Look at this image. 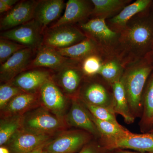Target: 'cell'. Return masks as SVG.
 Segmentation results:
<instances>
[{
	"label": "cell",
	"instance_id": "obj_1",
	"mask_svg": "<svg viewBox=\"0 0 153 153\" xmlns=\"http://www.w3.org/2000/svg\"><path fill=\"white\" fill-rule=\"evenodd\" d=\"M151 70L149 66L138 63L126 71L120 79L133 115L138 114L142 107L143 90Z\"/></svg>",
	"mask_w": 153,
	"mask_h": 153
},
{
	"label": "cell",
	"instance_id": "obj_2",
	"mask_svg": "<svg viewBox=\"0 0 153 153\" xmlns=\"http://www.w3.org/2000/svg\"><path fill=\"white\" fill-rule=\"evenodd\" d=\"M123 29L122 42L126 49L134 54L142 53L153 40L150 27L139 19L127 24Z\"/></svg>",
	"mask_w": 153,
	"mask_h": 153
},
{
	"label": "cell",
	"instance_id": "obj_3",
	"mask_svg": "<svg viewBox=\"0 0 153 153\" xmlns=\"http://www.w3.org/2000/svg\"><path fill=\"white\" fill-rule=\"evenodd\" d=\"M41 26L35 19L1 33V38L13 41L27 48L39 49L43 45Z\"/></svg>",
	"mask_w": 153,
	"mask_h": 153
},
{
	"label": "cell",
	"instance_id": "obj_4",
	"mask_svg": "<svg viewBox=\"0 0 153 153\" xmlns=\"http://www.w3.org/2000/svg\"><path fill=\"white\" fill-rule=\"evenodd\" d=\"M86 38L83 33L72 25H62L50 27L46 31L42 45L55 49H64L78 44Z\"/></svg>",
	"mask_w": 153,
	"mask_h": 153
},
{
	"label": "cell",
	"instance_id": "obj_5",
	"mask_svg": "<svg viewBox=\"0 0 153 153\" xmlns=\"http://www.w3.org/2000/svg\"><path fill=\"white\" fill-rule=\"evenodd\" d=\"M107 149H130L141 153H153V134H136L128 131L123 136L111 139L102 138Z\"/></svg>",
	"mask_w": 153,
	"mask_h": 153
},
{
	"label": "cell",
	"instance_id": "obj_6",
	"mask_svg": "<svg viewBox=\"0 0 153 153\" xmlns=\"http://www.w3.org/2000/svg\"><path fill=\"white\" fill-rule=\"evenodd\" d=\"M63 126L62 121L57 116L47 111L37 110L23 118L22 128L37 133L49 134Z\"/></svg>",
	"mask_w": 153,
	"mask_h": 153
},
{
	"label": "cell",
	"instance_id": "obj_7",
	"mask_svg": "<svg viewBox=\"0 0 153 153\" xmlns=\"http://www.w3.org/2000/svg\"><path fill=\"white\" fill-rule=\"evenodd\" d=\"M89 139L88 134L85 132H68L49 141L44 149L47 153H74L83 148Z\"/></svg>",
	"mask_w": 153,
	"mask_h": 153
},
{
	"label": "cell",
	"instance_id": "obj_8",
	"mask_svg": "<svg viewBox=\"0 0 153 153\" xmlns=\"http://www.w3.org/2000/svg\"><path fill=\"white\" fill-rule=\"evenodd\" d=\"M47 134L37 133L20 129L6 144L11 153H27L49 142Z\"/></svg>",
	"mask_w": 153,
	"mask_h": 153
},
{
	"label": "cell",
	"instance_id": "obj_9",
	"mask_svg": "<svg viewBox=\"0 0 153 153\" xmlns=\"http://www.w3.org/2000/svg\"><path fill=\"white\" fill-rule=\"evenodd\" d=\"M38 1H22L19 2L1 19V30L7 31L34 19Z\"/></svg>",
	"mask_w": 153,
	"mask_h": 153
},
{
	"label": "cell",
	"instance_id": "obj_10",
	"mask_svg": "<svg viewBox=\"0 0 153 153\" xmlns=\"http://www.w3.org/2000/svg\"><path fill=\"white\" fill-rule=\"evenodd\" d=\"M33 50L30 48L21 49L5 62L1 64V80L9 81L28 68L32 61L31 58L33 56Z\"/></svg>",
	"mask_w": 153,
	"mask_h": 153
},
{
	"label": "cell",
	"instance_id": "obj_11",
	"mask_svg": "<svg viewBox=\"0 0 153 153\" xmlns=\"http://www.w3.org/2000/svg\"><path fill=\"white\" fill-rule=\"evenodd\" d=\"M74 61H76L62 56L56 49L42 45L28 67H46L59 71L64 66L74 64Z\"/></svg>",
	"mask_w": 153,
	"mask_h": 153
},
{
	"label": "cell",
	"instance_id": "obj_12",
	"mask_svg": "<svg viewBox=\"0 0 153 153\" xmlns=\"http://www.w3.org/2000/svg\"><path fill=\"white\" fill-rule=\"evenodd\" d=\"M39 90L41 100L45 107L58 117L62 116L66 107V98L51 78Z\"/></svg>",
	"mask_w": 153,
	"mask_h": 153
},
{
	"label": "cell",
	"instance_id": "obj_13",
	"mask_svg": "<svg viewBox=\"0 0 153 153\" xmlns=\"http://www.w3.org/2000/svg\"><path fill=\"white\" fill-rule=\"evenodd\" d=\"M65 7V2L63 0L38 1L34 19L40 25L44 32L50 23L59 18Z\"/></svg>",
	"mask_w": 153,
	"mask_h": 153
},
{
	"label": "cell",
	"instance_id": "obj_14",
	"mask_svg": "<svg viewBox=\"0 0 153 153\" xmlns=\"http://www.w3.org/2000/svg\"><path fill=\"white\" fill-rule=\"evenodd\" d=\"M50 78L49 71L42 69H33L19 74L14 78L11 84L25 92L36 93V91L40 90L41 86Z\"/></svg>",
	"mask_w": 153,
	"mask_h": 153
},
{
	"label": "cell",
	"instance_id": "obj_15",
	"mask_svg": "<svg viewBox=\"0 0 153 153\" xmlns=\"http://www.w3.org/2000/svg\"><path fill=\"white\" fill-rule=\"evenodd\" d=\"M81 93L82 101L92 105L103 107L114 111L113 96L100 83H89L83 88Z\"/></svg>",
	"mask_w": 153,
	"mask_h": 153
},
{
	"label": "cell",
	"instance_id": "obj_16",
	"mask_svg": "<svg viewBox=\"0 0 153 153\" xmlns=\"http://www.w3.org/2000/svg\"><path fill=\"white\" fill-rule=\"evenodd\" d=\"M67 120L71 126L85 130L94 135L101 136L100 133L91 118L88 110L84 105H82L77 100H72Z\"/></svg>",
	"mask_w": 153,
	"mask_h": 153
},
{
	"label": "cell",
	"instance_id": "obj_17",
	"mask_svg": "<svg viewBox=\"0 0 153 153\" xmlns=\"http://www.w3.org/2000/svg\"><path fill=\"white\" fill-rule=\"evenodd\" d=\"M87 2L82 0H68L66 4L65 13L61 18L50 27L62 25H71L85 19L90 13Z\"/></svg>",
	"mask_w": 153,
	"mask_h": 153
},
{
	"label": "cell",
	"instance_id": "obj_18",
	"mask_svg": "<svg viewBox=\"0 0 153 153\" xmlns=\"http://www.w3.org/2000/svg\"><path fill=\"white\" fill-rule=\"evenodd\" d=\"M80 27L95 41L97 40L107 44L114 41L117 37V33L107 25L105 18L92 19L81 24Z\"/></svg>",
	"mask_w": 153,
	"mask_h": 153
},
{
	"label": "cell",
	"instance_id": "obj_19",
	"mask_svg": "<svg viewBox=\"0 0 153 153\" xmlns=\"http://www.w3.org/2000/svg\"><path fill=\"white\" fill-rule=\"evenodd\" d=\"M113 96V109L115 113L118 114L123 117L127 123H132L134 117L129 105L125 89L120 80L111 84Z\"/></svg>",
	"mask_w": 153,
	"mask_h": 153
},
{
	"label": "cell",
	"instance_id": "obj_20",
	"mask_svg": "<svg viewBox=\"0 0 153 153\" xmlns=\"http://www.w3.org/2000/svg\"><path fill=\"white\" fill-rule=\"evenodd\" d=\"M95 41L91 38H86L78 44L64 49H56L58 53L64 57L74 61L82 60L96 51Z\"/></svg>",
	"mask_w": 153,
	"mask_h": 153
},
{
	"label": "cell",
	"instance_id": "obj_21",
	"mask_svg": "<svg viewBox=\"0 0 153 153\" xmlns=\"http://www.w3.org/2000/svg\"><path fill=\"white\" fill-rule=\"evenodd\" d=\"M74 64L67 65L58 71L57 77L60 86L69 94L76 91L81 81L82 71Z\"/></svg>",
	"mask_w": 153,
	"mask_h": 153
},
{
	"label": "cell",
	"instance_id": "obj_22",
	"mask_svg": "<svg viewBox=\"0 0 153 153\" xmlns=\"http://www.w3.org/2000/svg\"><path fill=\"white\" fill-rule=\"evenodd\" d=\"M151 1L149 0L136 1L126 7L117 16L113 18L111 20V23L118 27L124 28L130 19L146 8Z\"/></svg>",
	"mask_w": 153,
	"mask_h": 153
},
{
	"label": "cell",
	"instance_id": "obj_23",
	"mask_svg": "<svg viewBox=\"0 0 153 153\" xmlns=\"http://www.w3.org/2000/svg\"><path fill=\"white\" fill-rule=\"evenodd\" d=\"M37 97L36 93L22 92L12 99L3 109L7 114H16L29 108Z\"/></svg>",
	"mask_w": 153,
	"mask_h": 153
},
{
	"label": "cell",
	"instance_id": "obj_24",
	"mask_svg": "<svg viewBox=\"0 0 153 153\" xmlns=\"http://www.w3.org/2000/svg\"><path fill=\"white\" fill-rule=\"evenodd\" d=\"M88 111L91 120L97 128L102 138L118 137L124 135L129 131L120 125H117L110 122L98 119L94 117Z\"/></svg>",
	"mask_w": 153,
	"mask_h": 153
},
{
	"label": "cell",
	"instance_id": "obj_25",
	"mask_svg": "<svg viewBox=\"0 0 153 153\" xmlns=\"http://www.w3.org/2000/svg\"><path fill=\"white\" fill-rule=\"evenodd\" d=\"M23 117L16 116L1 120L0 125V145L6 144L12 137L22 128Z\"/></svg>",
	"mask_w": 153,
	"mask_h": 153
},
{
	"label": "cell",
	"instance_id": "obj_26",
	"mask_svg": "<svg viewBox=\"0 0 153 153\" xmlns=\"http://www.w3.org/2000/svg\"><path fill=\"white\" fill-rule=\"evenodd\" d=\"M94 8L91 13L100 18L107 16L121 8L125 1L120 0H92Z\"/></svg>",
	"mask_w": 153,
	"mask_h": 153
},
{
	"label": "cell",
	"instance_id": "obj_27",
	"mask_svg": "<svg viewBox=\"0 0 153 153\" xmlns=\"http://www.w3.org/2000/svg\"><path fill=\"white\" fill-rule=\"evenodd\" d=\"M122 70L120 64L117 61L112 60L103 64L99 74L111 85L120 80L122 77Z\"/></svg>",
	"mask_w": 153,
	"mask_h": 153
},
{
	"label": "cell",
	"instance_id": "obj_28",
	"mask_svg": "<svg viewBox=\"0 0 153 153\" xmlns=\"http://www.w3.org/2000/svg\"><path fill=\"white\" fill-rule=\"evenodd\" d=\"M82 61L81 71L88 76H93L99 74L103 65L100 57L96 54L87 56Z\"/></svg>",
	"mask_w": 153,
	"mask_h": 153
},
{
	"label": "cell",
	"instance_id": "obj_29",
	"mask_svg": "<svg viewBox=\"0 0 153 153\" xmlns=\"http://www.w3.org/2000/svg\"><path fill=\"white\" fill-rule=\"evenodd\" d=\"M27 48L22 44L4 38L0 40V63L5 62L14 54L21 49Z\"/></svg>",
	"mask_w": 153,
	"mask_h": 153
},
{
	"label": "cell",
	"instance_id": "obj_30",
	"mask_svg": "<svg viewBox=\"0 0 153 153\" xmlns=\"http://www.w3.org/2000/svg\"><path fill=\"white\" fill-rule=\"evenodd\" d=\"M144 122L148 124H152L153 120V76L150 81L145 93L143 102Z\"/></svg>",
	"mask_w": 153,
	"mask_h": 153
},
{
	"label": "cell",
	"instance_id": "obj_31",
	"mask_svg": "<svg viewBox=\"0 0 153 153\" xmlns=\"http://www.w3.org/2000/svg\"><path fill=\"white\" fill-rule=\"evenodd\" d=\"M82 102L85 107L94 117L100 120L110 122L117 125H120L117 120L114 111L103 107L92 105Z\"/></svg>",
	"mask_w": 153,
	"mask_h": 153
},
{
	"label": "cell",
	"instance_id": "obj_32",
	"mask_svg": "<svg viewBox=\"0 0 153 153\" xmlns=\"http://www.w3.org/2000/svg\"><path fill=\"white\" fill-rule=\"evenodd\" d=\"M25 92L12 84H4L0 86V107L3 109L11 100L19 94Z\"/></svg>",
	"mask_w": 153,
	"mask_h": 153
},
{
	"label": "cell",
	"instance_id": "obj_33",
	"mask_svg": "<svg viewBox=\"0 0 153 153\" xmlns=\"http://www.w3.org/2000/svg\"><path fill=\"white\" fill-rule=\"evenodd\" d=\"M18 1V0H0V13H3L10 10L12 7Z\"/></svg>",
	"mask_w": 153,
	"mask_h": 153
},
{
	"label": "cell",
	"instance_id": "obj_34",
	"mask_svg": "<svg viewBox=\"0 0 153 153\" xmlns=\"http://www.w3.org/2000/svg\"><path fill=\"white\" fill-rule=\"evenodd\" d=\"M79 153H99L98 149L95 146L86 145L82 148Z\"/></svg>",
	"mask_w": 153,
	"mask_h": 153
},
{
	"label": "cell",
	"instance_id": "obj_35",
	"mask_svg": "<svg viewBox=\"0 0 153 153\" xmlns=\"http://www.w3.org/2000/svg\"><path fill=\"white\" fill-rule=\"evenodd\" d=\"M46 144H47V143L46 144L43 145V146H41L39 147L36 148L35 149L31 151V152L27 153H47V152L44 149V147Z\"/></svg>",
	"mask_w": 153,
	"mask_h": 153
},
{
	"label": "cell",
	"instance_id": "obj_36",
	"mask_svg": "<svg viewBox=\"0 0 153 153\" xmlns=\"http://www.w3.org/2000/svg\"><path fill=\"white\" fill-rule=\"evenodd\" d=\"M0 153H11L10 150L7 147L1 146L0 148Z\"/></svg>",
	"mask_w": 153,
	"mask_h": 153
},
{
	"label": "cell",
	"instance_id": "obj_37",
	"mask_svg": "<svg viewBox=\"0 0 153 153\" xmlns=\"http://www.w3.org/2000/svg\"><path fill=\"white\" fill-rule=\"evenodd\" d=\"M118 153H137L134 152H128V151H121L119 152Z\"/></svg>",
	"mask_w": 153,
	"mask_h": 153
},
{
	"label": "cell",
	"instance_id": "obj_38",
	"mask_svg": "<svg viewBox=\"0 0 153 153\" xmlns=\"http://www.w3.org/2000/svg\"><path fill=\"white\" fill-rule=\"evenodd\" d=\"M150 133H151L153 134V130H152V131H151Z\"/></svg>",
	"mask_w": 153,
	"mask_h": 153
},
{
	"label": "cell",
	"instance_id": "obj_39",
	"mask_svg": "<svg viewBox=\"0 0 153 153\" xmlns=\"http://www.w3.org/2000/svg\"><path fill=\"white\" fill-rule=\"evenodd\" d=\"M153 123V121H152V124Z\"/></svg>",
	"mask_w": 153,
	"mask_h": 153
}]
</instances>
